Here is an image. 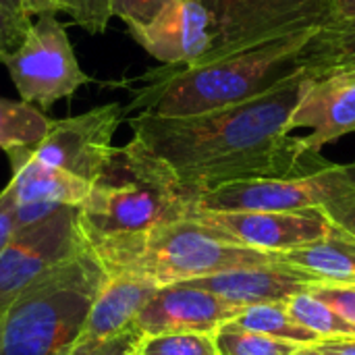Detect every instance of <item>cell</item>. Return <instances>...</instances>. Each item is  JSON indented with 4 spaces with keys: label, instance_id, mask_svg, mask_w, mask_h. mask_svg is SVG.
Masks as SVG:
<instances>
[{
    "label": "cell",
    "instance_id": "e575fe53",
    "mask_svg": "<svg viewBox=\"0 0 355 355\" xmlns=\"http://www.w3.org/2000/svg\"><path fill=\"white\" fill-rule=\"evenodd\" d=\"M293 355H324V354H320L314 345H304V347H300V349H297Z\"/></svg>",
    "mask_w": 355,
    "mask_h": 355
},
{
    "label": "cell",
    "instance_id": "9c48e42d",
    "mask_svg": "<svg viewBox=\"0 0 355 355\" xmlns=\"http://www.w3.org/2000/svg\"><path fill=\"white\" fill-rule=\"evenodd\" d=\"M125 114L123 104L110 102L83 114L50 121L46 137L29 152L44 164L94 183L114 154L112 137Z\"/></svg>",
    "mask_w": 355,
    "mask_h": 355
},
{
    "label": "cell",
    "instance_id": "603a6c76",
    "mask_svg": "<svg viewBox=\"0 0 355 355\" xmlns=\"http://www.w3.org/2000/svg\"><path fill=\"white\" fill-rule=\"evenodd\" d=\"M214 341L218 355H293L300 347H304L241 329L235 322L223 324L214 333Z\"/></svg>",
    "mask_w": 355,
    "mask_h": 355
},
{
    "label": "cell",
    "instance_id": "83f0119b",
    "mask_svg": "<svg viewBox=\"0 0 355 355\" xmlns=\"http://www.w3.org/2000/svg\"><path fill=\"white\" fill-rule=\"evenodd\" d=\"M310 293L355 324V285H322Z\"/></svg>",
    "mask_w": 355,
    "mask_h": 355
},
{
    "label": "cell",
    "instance_id": "4dcf8cb0",
    "mask_svg": "<svg viewBox=\"0 0 355 355\" xmlns=\"http://www.w3.org/2000/svg\"><path fill=\"white\" fill-rule=\"evenodd\" d=\"M137 337V333H131L123 339L116 341H106V343H79L69 355H114L121 347L131 343Z\"/></svg>",
    "mask_w": 355,
    "mask_h": 355
},
{
    "label": "cell",
    "instance_id": "8d00e7d4",
    "mask_svg": "<svg viewBox=\"0 0 355 355\" xmlns=\"http://www.w3.org/2000/svg\"><path fill=\"white\" fill-rule=\"evenodd\" d=\"M135 339H137V337H135ZM135 339H133L131 343H127L125 347H121L114 355H133V343H135Z\"/></svg>",
    "mask_w": 355,
    "mask_h": 355
},
{
    "label": "cell",
    "instance_id": "7c38bea8",
    "mask_svg": "<svg viewBox=\"0 0 355 355\" xmlns=\"http://www.w3.org/2000/svg\"><path fill=\"white\" fill-rule=\"evenodd\" d=\"M287 127L289 133L310 129L308 135H300L310 154H320L327 144L355 133V71L312 73Z\"/></svg>",
    "mask_w": 355,
    "mask_h": 355
},
{
    "label": "cell",
    "instance_id": "ac0fdd59",
    "mask_svg": "<svg viewBox=\"0 0 355 355\" xmlns=\"http://www.w3.org/2000/svg\"><path fill=\"white\" fill-rule=\"evenodd\" d=\"M281 260L331 285H355V237L335 225L327 237L283 252Z\"/></svg>",
    "mask_w": 355,
    "mask_h": 355
},
{
    "label": "cell",
    "instance_id": "277c9868",
    "mask_svg": "<svg viewBox=\"0 0 355 355\" xmlns=\"http://www.w3.org/2000/svg\"><path fill=\"white\" fill-rule=\"evenodd\" d=\"M106 272L81 243L0 312V355H69Z\"/></svg>",
    "mask_w": 355,
    "mask_h": 355
},
{
    "label": "cell",
    "instance_id": "52a82bcc",
    "mask_svg": "<svg viewBox=\"0 0 355 355\" xmlns=\"http://www.w3.org/2000/svg\"><path fill=\"white\" fill-rule=\"evenodd\" d=\"M4 64L21 100L40 110L52 108L94 81L79 67L67 29L54 15H40Z\"/></svg>",
    "mask_w": 355,
    "mask_h": 355
},
{
    "label": "cell",
    "instance_id": "ba28073f",
    "mask_svg": "<svg viewBox=\"0 0 355 355\" xmlns=\"http://www.w3.org/2000/svg\"><path fill=\"white\" fill-rule=\"evenodd\" d=\"M354 189L355 164H331L304 177L227 183L200 193L193 208L212 212H295L322 208Z\"/></svg>",
    "mask_w": 355,
    "mask_h": 355
},
{
    "label": "cell",
    "instance_id": "2e32d148",
    "mask_svg": "<svg viewBox=\"0 0 355 355\" xmlns=\"http://www.w3.org/2000/svg\"><path fill=\"white\" fill-rule=\"evenodd\" d=\"M158 285L131 272L104 277L79 343H106L135 333V322Z\"/></svg>",
    "mask_w": 355,
    "mask_h": 355
},
{
    "label": "cell",
    "instance_id": "d6986e66",
    "mask_svg": "<svg viewBox=\"0 0 355 355\" xmlns=\"http://www.w3.org/2000/svg\"><path fill=\"white\" fill-rule=\"evenodd\" d=\"M306 69L312 73L355 71V19L324 25L306 48Z\"/></svg>",
    "mask_w": 355,
    "mask_h": 355
},
{
    "label": "cell",
    "instance_id": "d4e9b609",
    "mask_svg": "<svg viewBox=\"0 0 355 355\" xmlns=\"http://www.w3.org/2000/svg\"><path fill=\"white\" fill-rule=\"evenodd\" d=\"M29 27L31 21L27 12L12 10L0 4V62L2 64L21 48Z\"/></svg>",
    "mask_w": 355,
    "mask_h": 355
},
{
    "label": "cell",
    "instance_id": "4316f807",
    "mask_svg": "<svg viewBox=\"0 0 355 355\" xmlns=\"http://www.w3.org/2000/svg\"><path fill=\"white\" fill-rule=\"evenodd\" d=\"M168 0H112V15L121 17L127 25L150 23Z\"/></svg>",
    "mask_w": 355,
    "mask_h": 355
},
{
    "label": "cell",
    "instance_id": "f1b7e54d",
    "mask_svg": "<svg viewBox=\"0 0 355 355\" xmlns=\"http://www.w3.org/2000/svg\"><path fill=\"white\" fill-rule=\"evenodd\" d=\"M322 210L337 229H341V231L355 237V189L341 196V198H337V200H333V202H329V204H324Z\"/></svg>",
    "mask_w": 355,
    "mask_h": 355
},
{
    "label": "cell",
    "instance_id": "f546056e",
    "mask_svg": "<svg viewBox=\"0 0 355 355\" xmlns=\"http://www.w3.org/2000/svg\"><path fill=\"white\" fill-rule=\"evenodd\" d=\"M17 231V220H15V202L6 187L0 191V252L6 248L10 237Z\"/></svg>",
    "mask_w": 355,
    "mask_h": 355
},
{
    "label": "cell",
    "instance_id": "3957f363",
    "mask_svg": "<svg viewBox=\"0 0 355 355\" xmlns=\"http://www.w3.org/2000/svg\"><path fill=\"white\" fill-rule=\"evenodd\" d=\"M322 27L281 35L212 62L146 73L125 112L193 116L254 100L306 69V48Z\"/></svg>",
    "mask_w": 355,
    "mask_h": 355
},
{
    "label": "cell",
    "instance_id": "836d02e7",
    "mask_svg": "<svg viewBox=\"0 0 355 355\" xmlns=\"http://www.w3.org/2000/svg\"><path fill=\"white\" fill-rule=\"evenodd\" d=\"M337 19H355V0H331Z\"/></svg>",
    "mask_w": 355,
    "mask_h": 355
},
{
    "label": "cell",
    "instance_id": "1f68e13d",
    "mask_svg": "<svg viewBox=\"0 0 355 355\" xmlns=\"http://www.w3.org/2000/svg\"><path fill=\"white\" fill-rule=\"evenodd\" d=\"M27 15H56L60 10H71V0H21Z\"/></svg>",
    "mask_w": 355,
    "mask_h": 355
},
{
    "label": "cell",
    "instance_id": "44dd1931",
    "mask_svg": "<svg viewBox=\"0 0 355 355\" xmlns=\"http://www.w3.org/2000/svg\"><path fill=\"white\" fill-rule=\"evenodd\" d=\"M233 322L239 324L241 329L266 335L270 339L295 343V345H316L318 341H322L318 335H314L312 331L295 322L285 304L250 306Z\"/></svg>",
    "mask_w": 355,
    "mask_h": 355
},
{
    "label": "cell",
    "instance_id": "5bb4252c",
    "mask_svg": "<svg viewBox=\"0 0 355 355\" xmlns=\"http://www.w3.org/2000/svg\"><path fill=\"white\" fill-rule=\"evenodd\" d=\"M131 37L168 67L198 62L212 44L208 10L198 0H168L146 25H127Z\"/></svg>",
    "mask_w": 355,
    "mask_h": 355
},
{
    "label": "cell",
    "instance_id": "d590c367",
    "mask_svg": "<svg viewBox=\"0 0 355 355\" xmlns=\"http://www.w3.org/2000/svg\"><path fill=\"white\" fill-rule=\"evenodd\" d=\"M0 4L6 6V8H12V10H23L21 0H0ZM23 12H25V10H23Z\"/></svg>",
    "mask_w": 355,
    "mask_h": 355
},
{
    "label": "cell",
    "instance_id": "cb8c5ba5",
    "mask_svg": "<svg viewBox=\"0 0 355 355\" xmlns=\"http://www.w3.org/2000/svg\"><path fill=\"white\" fill-rule=\"evenodd\" d=\"M135 355H218L214 335L204 333H166L137 335Z\"/></svg>",
    "mask_w": 355,
    "mask_h": 355
},
{
    "label": "cell",
    "instance_id": "30bf717a",
    "mask_svg": "<svg viewBox=\"0 0 355 355\" xmlns=\"http://www.w3.org/2000/svg\"><path fill=\"white\" fill-rule=\"evenodd\" d=\"M79 245L75 206H64L31 227L17 229L0 252V312Z\"/></svg>",
    "mask_w": 355,
    "mask_h": 355
},
{
    "label": "cell",
    "instance_id": "74e56055",
    "mask_svg": "<svg viewBox=\"0 0 355 355\" xmlns=\"http://www.w3.org/2000/svg\"><path fill=\"white\" fill-rule=\"evenodd\" d=\"M133 355H135V354H133Z\"/></svg>",
    "mask_w": 355,
    "mask_h": 355
},
{
    "label": "cell",
    "instance_id": "e0dca14e",
    "mask_svg": "<svg viewBox=\"0 0 355 355\" xmlns=\"http://www.w3.org/2000/svg\"><path fill=\"white\" fill-rule=\"evenodd\" d=\"M6 156L12 166V177L6 191L10 193L15 206L40 204L52 208H79L92 189V183L40 162L29 150H10Z\"/></svg>",
    "mask_w": 355,
    "mask_h": 355
},
{
    "label": "cell",
    "instance_id": "8992f818",
    "mask_svg": "<svg viewBox=\"0 0 355 355\" xmlns=\"http://www.w3.org/2000/svg\"><path fill=\"white\" fill-rule=\"evenodd\" d=\"M210 15L212 44L193 64L337 21L331 0H198Z\"/></svg>",
    "mask_w": 355,
    "mask_h": 355
},
{
    "label": "cell",
    "instance_id": "ffe728a7",
    "mask_svg": "<svg viewBox=\"0 0 355 355\" xmlns=\"http://www.w3.org/2000/svg\"><path fill=\"white\" fill-rule=\"evenodd\" d=\"M48 127L50 119L33 104L0 98V150H33Z\"/></svg>",
    "mask_w": 355,
    "mask_h": 355
},
{
    "label": "cell",
    "instance_id": "4fadbf2b",
    "mask_svg": "<svg viewBox=\"0 0 355 355\" xmlns=\"http://www.w3.org/2000/svg\"><path fill=\"white\" fill-rule=\"evenodd\" d=\"M245 308L231 304L206 289L177 283L158 287L141 310L137 335L166 333H204L214 335L223 324L233 322Z\"/></svg>",
    "mask_w": 355,
    "mask_h": 355
},
{
    "label": "cell",
    "instance_id": "8fae6325",
    "mask_svg": "<svg viewBox=\"0 0 355 355\" xmlns=\"http://www.w3.org/2000/svg\"><path fill=\"white\" fill-rule=\"evenodd\" d=\"M189 218L237 245L283 254L327 237L333 223L322 208L295 212H212L193 208Z\"/></svg>",
    "mask_w": 355,
    "mask_h": 355
},
{
    "label": "cell",
    "instance_id": "7a4b0ae2",
    "mask_svg": "<svg viewBox=\"0 0 355 355\" xmlns=\"http://www.w3.org/2000/svg\"><path fill=\"white\" fill-rule=\"evenodd\" d=\"M196 196L137 141L114 148L77 208L79 241L106 275L121 272L166 225L189 218Z\"/></svg>",
    "mask_w": 355,
    "mask_h": 355
},
{
    "label": "cell",
    "instance_id": "484cf974",
    "mask_svg": "<svg viewBox=\"0 0 355 355\" xmlns=\"http://www.w3.org/2000/svg\"><path fill=\"white\" fill-rule=\"evenodd\" d=\"M69 15L89 33H104L112 17V0H71Z\"/></svg>",
    "mask_w": 355,
    "mask_h": 355
},
{
    "label": "cell",
    "instance_id": "6da1fadb",
    "mask_svg": "<svg viewBox=\"0 0 355 355\" xmlns=\"http://www.w3.org/2000/svg\"><path fill=\"white\" fill-rule=\"evenodd\" d=\"M312 71L270 92L193 116L133 114V141L160 160L196 198L235 181L287 179L318 173L333 162L302 148L289 133V116Z\"/></svg>",
    "mask_w": 355,
    "mask_h": 355
},
{
    "label": "cell",
    "instance_id": "d6a6232c",
    "mask_svg": "<svg viewBox=\"0 0 355 355\" xmlns=\"http://www.w3.org/2000/svg\"><path fill=\"white\" fill-rule=\"evenodd\" d=\"M314 347L324 355H355V337L324 339V341H318Z\"/></svg>",
    "mask_w": 355,
    "mask_h": 355
},
{
    "label": "cell",
    "instance_id": "9a60e30c",
    "mask_svg": "<svg viewBox=\"0 0 355 355\" xmlns=\"http://www.w3.org/2000/svg\"><path fill=\"white\" fill-rule=\"evenodd\" d=\"M281 256V254H279ZM187 285L206 289L241 308L262 304H287L300 293H310L316 287L331 285L302 268H295L281 258L270 264L237 268L214 277L189 281Z\"/></svg>",
    "mask_w": 355,
    "mask_h": 355
},
{
    "label": "cell",
    "instance_id": "5b68a950",
    "mask_svg": "<svg viewBox=\"0 0 355 355\" xmlns=\"http://www.w3.org/2000/svg\"><path fill=\"white\" fill-rule=\"evenodd\" d=\"M281 256L227 241L212 229L185 218L156 231L121 270L150 279L158 287L189 283L220 272L262 266Z\"/></svg>",
    "mask_w": 355,
    "mask_h": 355
},
{
    "label": "cell",
    "instance_id": "7402d4cb",
    "mask_svg": "<svg viewBox=\"0 0 355 355\" xmlns=\"http://www.w3.org/2000/svg\"><path fill=\"white\" fill-rule=\"evenodd\" d=\"M285 306L295 322H300L304 329L318 335L322 341L355 337L354 322L343 318L339 312H335L329 304L314 297L312 293H300L291 297Z\"/></svg>",
    "mask_w": 355,
    "mask_h": 355
}]
</instances>
